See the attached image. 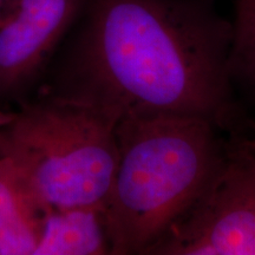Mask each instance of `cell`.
<instances>
[{"instance_id": "cell-1", "label": "cell", "mask_w": 255, "mask_h": 255, "mask_svg": "<svg viewBox=\"0 0 255 255\" xmlns=\"http://www.w3.org/2000/svg\"><path fill=\"white\" fill-rule=\"evenodd\" d=\"M207 0H87L58 95L116 117L233 111L234 26Z\"/></svg>"}, {"instance_id": "cell-2", "label": "cell", "mask_w": 255, "mask_h": 255, "mask_svg": "<svg viewBox=\"0 0 255 255\" xmlns=\"http://www.w3.org/2000/svg\"><path fill=\"white\" fill-rule=\"evenodd\" d=\"M209 120L188 115L126 117L105 206L114 255L148 254L205 191L227 146Z\"/></svg>"}, {"instance_id": "cell-3", "label": "cell", "mask_w": 255, "mask_h": 255, "mask_svg": "<svg viewBox=\"0 0 255 255\" xmlns=\"http://www.w3.org/2000/svg\"><path fill=\"white\" fill-rule=\"evenodd\" d=\"M119 120L66 96L30 104L0 124V156L8 158L46 210H105L117 162Z\"/></svg>"}, {"instance_id": "cell-4", "label": "cell", "mask_w": 255, "mask_h": 255, "mask_svg": "<svg viewBox=\"0 0 255 255\" xmlns=\"http://www.w3.org/2000/svg\"><path fill=\"white\" fill-rule=\"evenodd\" d=\"M148 254L255 255V151L226 149L208 187Z\"/></svg>"}, {"instance_id": "cell-5", "label": "cell", "mask_w": 255, "mask_h": 255, "mask_svg": "<svg viewBox=\"0 0 255 255\" xmlns=\"http://www.w3.org/2000/svg\"><path fill=\"white\" fill-rule=\"evenodd\" d=\"M87 0H14L0 18V95L31 81L77 24Z\"/></svg>"}, {"instance_id": "cell-6", "label": "cell", "mask_w": 255, "mask_h": 255, "mask_svg": "<svg viewBox=\"0 0 255 255\" xmlns=\"http://www.w3.org/2000/svg\"><path fill=\"white\" fill-rule=\"evenodd\" d=\"M45 214L18 168L0 156V255H33Z\"/></svg>"}, {"instance_id": "cell-7", "label": "cell", "mask_w": 255, "mask_h": 255, "mask_svg": "<svg viewBox=\"0 0 255 255\" xmlns=\"http://www.w3.org/2000/svg\"><path fill=\"white\" fill-rule=\"evenodd\" d=\"M113 254L105 210L73 207L47 210L33 255Z\"/></svg>"}, {"instance_id": "cell-8", "label": "cell", "mask_w": 255, "mask_h": 255, "mask_svg": "<svg viewBox=\"0 0 255 255\" xmlns=\"http://www.w3.org/2000/svg\"><path fill=\"white\" fill-rule=\"evenodd\" d=\"M229 58L233 82H239L255 94V11L235 18Z\"/></svg>"}, {"instance_id": "cell-9", "label": "cell", "mask_w": 255, "mask_h": 255, "mask_svg": "<svg viewBox=\"0 0 255 255\" xmlns=\"http://www.w3.org/2000/svg\"><path fill=\"white\" fill-rule=\"evenodd\" d=\"M255 11V0H237V17H244Z\"/></svg>"}, {"instance_id": "cell-10", "label": "cell", "mask_w": 255, "mask_h": 255, "mask_svg": "<svg viewBox=\"0 0 255 255\" xmlns=\"http://www.w3.org/2000/svg\"><path fill=\"white\" fill-rule=\"evenodd\" d=\"M13 1L14 0H0V18L2 17V14L6 12V9L11 6Z\"/></svg>"}, {"instance_id": "cell-11", "label": "cell", "mask_w": 255, "mask_h": 255, "mask_svg": "<svg viewBox=\"0 0 255 255\" xmlns=\"http://www.w3.org/2000/svg\"><path fill=\"white\" fill-rule=\"evenodd\" d=\"M245 143H246V144L250 146L252 150L255 151V126L253 128V136H252L251 139H248V141H246Z\"/></svg>"}, {"instance_id": "cell-12", "label": "cell", "mask_w": 255, "mask_h": 255, "mask_svg": "<svg viewBox=\"0 0 255 255\" xmlns=\"http://www.w3.org/2000/svg\"><path fill=\"white\" fill-rule=\"evenodd\" d=\"M6 119H7V115H5V114H2V113H0V124L4 123Z\"/></svg>"}, {"instance_id": "cell-13", "label": "cell", "mask_w": 255, "mask_h": 255, "mask_svg": "<svg viewBox=\"0 0 255 255\" xmlns=\"http://www.w3.org/2000/svg\"><path fill=\"white\" fill-rule=\"evenodd\" d=\"M207 1H213V0H207Z\"/></svg>"}]
</instances>
